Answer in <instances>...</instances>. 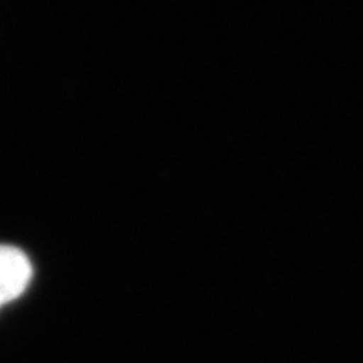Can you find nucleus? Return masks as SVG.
Here are the masks:
<instances>
[{
    "label": "nucleus",
    "mask_w": 363,
    "mask_h": 363,
    "mask_svg": "<svg viewBox=\"0 0 363 363\" xmlns=\"http://www.w3.org/2000/svg\"><path fill=\"white\" fill-rule=\"evenodd\" d=\"M32 279V264L23 251L0 245V308L23 294Z\"/></svg>",
    "instance_id": "obj_1"
}]
</instances>
